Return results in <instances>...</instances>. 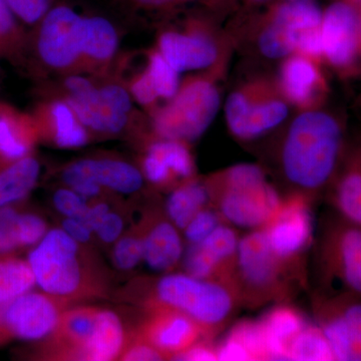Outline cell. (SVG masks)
Returning a JSON list of instances; mask_svg holds the SVG:
<instances>
[{"mask_svg": "<svg viewBox=\"0 0 361 361\" xmlns=\"http://www.w3.org/2000/svg\"><path fill=\"white\" fill-rule=\"evenodd\" d=\"M348 137L341 116L322 108L298 111L277 149V167L288 187L314 203L324 197L343 158Z\"/></svg>", "mask_w": 361, "mask_h": 361, "instance_id": "cell-1", "label": "cell"}, {"mask_svg": "<svg viewBox=\"0 0 361 361\" xmlns=\"http://www.w3.org/2000/svg\"><path fill=\"white\" fill-rule=\"evenodd\" d=\"M61 226L66 234L82 245L90 246L94 238V232L80 218H63Z\"/></svg>", "mask_w": 361, "mask_h": 361, "instance_id": "cell-47", "label": "cell"}, {"mask_svg": "<svg viewBox=\"0 0 361 361\" xmlns=\"http://www.w3.org/2000/svg\"><path fill=\"white\" fill-rule=\"evenodd\" d=\"M290 108L275 78L258 75L237 85L228 94L226 125L237 141L255 142L281 127L288 120Z\"/></svg>", "mask_w": 361, "mask_h": 361, "instance_id": "cell-10", "label": "cell"}, {"mask_svg": "<svg viewBox=\"0 0 361 361\" xmlns=\"http://www.w3.org/2000/svg\"><path fill=\"white\" fill-rule=\"evenodd\" d=\"M215 345L218 360H270L258 319L239 320Z\"/></svg>", "mask_w": 361, "mask_h": 361, "instance_id": "cell-28", "label": "cell"}, {"mask_svg": "<svg viewBox=\"0 0 361 361\" xmlns=\"http://www.w3.org/2000/svg\"><path fill=\"white\" fill-rule=\"evenodd\" d=\"M84 16L56 4L28 32L27 68L32 75L80 73Z\"/></svg>", "mask_w": 361, "mask_h": 361, "instance_id": "cell-9", "label": "cell"}, {"mask_svg": "<svg viewBox=\"0 0 361 361\" xmlns=\"http://www.w3.org/2000/svg\"><path fill=\"white\" fill-rule=\"evenodd\" d=\"M0 77H1V73H0Z\"/></svg>", "mask_w": 361, "mask_h": 361, "instance_id": "cell-52", "label": "cell"}, {"mask_svg": "<svg viewBox=\"0 0 361 361\" xmlns=\"http://www.w3.org/2000/svg\"><path fill=\"white\" fill-rule=\"evenodd\" d=\"M322 65L320 61L299 54L282 59L275 78L278 89L298 111L324 106L329 87Z\"/></svg>", "mask_w": 361, "mask_h": 361, "instance_id": "cell-19", "label": "cell"}, {"mask_svg": "<svg viewBox=\"0 0 361 361\" xmlns=\"http://www.w3.org/2000/svg\"><path fill=\"white\" fill-rule=\"evenodd\" d=\"M313 204L302 194L287 193L279 210L262 228L275 255L303 274L306 256L315 242Z\"/></svg>", "mask_w": 361, "mask_h": 361, "instance_id": "cell-12", "label": "cell"}, {"mask_svg": "<svg viewBox=\"0 0 361 361\" xmlns=\"http://www.w3.org/2000/svg\"><path fill=\"white\" fill-rule=\"evenodd\" d=\"M358 104H360V109L361 110V94H360V99H358Z\"/></svg>", "mask_w": 361, "mask_h": 361, "instance_id": "cell-50", "label": "cell"}, {"mask_svg": "<svg viewBox=\"0 0 361 361\" xmlns=\"http://www.w3.org/2000/svg\"><path fill=\"white\" fill-rule=\"evenodd\" d=\"M111 261L118 270L135 269L144 261V245L140 228L129 233H123L114 244Z\"/></svg>", "mask_w": 361, "mask_h": 361, "instance_id": "cell-38", "label": "cell"}, {"mask_svg": "<svg viewBox=\"0 0 361 361\" xmlns=\"http://www.w3.org/2000/svg\"><path fill=\"white\" fill-rule=\"evenodd\" d=\"M171 360L214 361L217 360L216 345L213 341L204 339L193 344L182 353L173 356Z\"/></svg>", "mask_w": 361, "mask_h": 361, "instance_id": "cell-46", "label": "cell"}, {"mask_svg": "<svg viewBox=\"0 0 361 361\" xmlns=\"http://www.w3.org/2000/svg\"><path fill=\"white\" fill-rule=\"evenodd\" d=\"M313 322L329 341L334 360L361 361V298L311 294Z\"/></svg>", "mask_w": 361, "mask_h": 361, "instance_id": "cell-15", "label": "cell"}, {"mask_svg": "<svg viewBox=\"0 0 361 361\" xmlns=\"http://www.w3.org/2000/svg\"><path fill=\"white\" fill-rule=\"evenodd\" d=\"M39 142V130L32 114L0 101V161L30 155Z\"/></svg>", "mask_w": 361, "mask_h": 361, "instance_id": "cell-26", "label": "cell"}, {"mask_svg": "<svg viewBox=\"0 0 361 361\" xmlns=\"http://www.w3.org/2000/svg\"><path fill=\"white\" fill-rule=\"evenodd\" d=\"M126 11L135 14L147 16H169L176 14L187 7L200 6L201 8L215 9L224 0H116Z\"/></svg>", "mask_w": 361, "mask_h": 361, "instance_id": "cell-36", "label": "cell"}, {"mask_svg": "<svg viewBox=\"0 0 361 361\" xmlns=\"http://www.w3.org/2000/svg\"><path fill=\"white\" fill-rule=\"evenodd\" d=\"M287 358L293 361L334 360L326 337L314 322L308 323L292 341Z\"/></svg>", "mask_w": 361, "mask_h": 361, "instance_id": "cell-35", "label": "cell"}, {"mask_svg": "<svg viewBox=\"0 0 361 361\" xmlns=\"http://www.w3.org/2000/svg\"><path fill=\"white\" fill-rule=\"evenodd\" d=\"M322 61L337 75L349 78L360 75L361 13L344 0H336L323 11Z\"/></svg>", "mask_w": 361, "mask_h": 361, "instance_id": "cell-14", "label": "cell"}, {"mask_svg": "<svg viewBox=\"0 0 361 361\" xmlns=\"http://www.w3.org/2000/svg\"><path fill=\"white\" fill-rule=\"evenodd\" d=\"M301 32L272 6L254 32L256 49L262 58L282 61L295 54L297 37Z\"/></svg>", "mask_w": 361, "mask_h": 361, "instance_id": "cell-30", "label": "cell"}, {"mask_svg": "<svg viewBox=\"0 0 361 361\" xmlns=\"http://www.w3.org/2000/svg\"><path fill=\"white\" fill-rule=\"evenodd\" d=\"M222 223L224 222L221 219L219 213L212 206L207 207L197 214L183 230L185 243L193 245L203 241Z\"/></svg>", "mask_w": 361, "mask_h": 361, "instance_id": "cell-39", "label": "cell"}, {"mask_svg": "<svg viewBox=\"0 0 361 361\" xmlns=\"http://www.w3.org/2000/svg\"><path fill=\"white\" fill-rule=\"evenodd\" d=\"M27 261L42 291L66 305L108 294V279L94 254L61 228L49 230Z\"/></svg>", "mask_w": 361, "mask_h": 361, "instance_id": "cell-2", "label": "cell"}, {"mask_svg": "<svg viewBox=\"0 0 361 361\" xmlns=\"http://www.w3.org/2000/svg\"><path fill=\"white\" fill-rule=\"evenodd\" d=\"M42 164L30 154L18 160L0 161V208L25 200L39 183Z\"/></svg>", "mask_w": 361, "mask_h": 361, "instance_id": "cell-29", "label": "cell"}, {"mask_svg": "<svg viewBox=\"0 0 361 361\" xmlns=\"http://www.w3.org/2000/svg\"><path fill=\"white\" fill-rule=\"evenodd\" d=\"M49 230L47 221L39 214L20 210L18 231L21 249H32L42 241Z\"/></svg>", "mask_w": 361, "mask_h": 361, "instance_id": "cell-40", "label": "cell"}, {"mask_svg": "<svg viewBox=\"0 0 361 361\" xmlns=\"http://www.w3.org/2000/svg\"><path fill=\"white\" fill-rule=\"evenodd\" d=\"M233 40L220 35L211 21L192 16L179 26H164L156 49L179 71H205L231 58Z\"/></svg>", "mask_w": 361, "mask_h": 361, "instance_id": "cell-11", "label": "cell"}, {"mask_svg": "<svg viewBox=\"0 0 361 361\" xmlns=\"http://www.w3.org/2000/svg\"><path fill=\"white\" fill-rule=\"evenodd\" d=\"M144 245V262L154 272H173L184 255L182 232L165 213H152L140 227Z\"/></svg>", "mask_w": 361, "mask_h": 361, "instance_id": "cell-25", "label": "cell"}, {"mask_svg": "<svg viewBox=\"0 0 361 361\" xmlns=\"http://www.w3.org/2000/svg\"><path fill=\"white\" fill-rule=\"evenodd\" d=\"M120 47V33L110 20L84 16L80 73L97 78L113 75Z\"/></svg>", "mask_w": 361, "mask_h": 361, "instance_id": "cell-22", "label": "cell"}, {"mask_svg": "<svg viewBox=\"0 0 361 361\" xmlns=\"http://www.w3.org/2000/svg\"><path fill=\"white\" fill-rule=\"evenodd\" d=\"M264 334L270 360H288L289 345L310 322L305 314L289 302L273 304L258 318Z\"/></svg>", "mask_w": 361, "mask_h": 361, "instance_id": "cell-27", "label": "cell"}, {"mask_svg": "<svg viewBox=\"0 0 361 361\" xmlns=\"http://www.w3.org/2000/svg\"><path fill=\"white\" fill-rule=\"evenodd\" d=\"M240 237L238 229L222 223L203 241L187 245L180 261L184 272L232 286Z\"/></svg>", "mask_w": 361, "mask_h": 361, "instance_id": "cell-18", "label": "cell"}, {"mask_svg": "<svg viewBox=\"0 0 361 361\" xmlns=\"http://www.w3.org/2000/svg\"><path fill=\"white\" fill-rule=\"evenodd\" d=\"M344 1H348V4H353L361 13V0H344Z\"/></svg>", "mask_w": 361, "mask_h": 361, "instance_id": "cell-48", "label": "cell"}, {"mask_svg": "<svg viewBox=\"0 0 361 361\" xmlns=\"http://www.w3.org/2000/svg\"><path fill=\"white\" fill-rule=\"evenodd\" d=\"M0 59L16 68H27L28 32L6 0H0Z\"/></svg>", "mask_w": 361, "mask_h": 361, "instance_id": "cell-32", "label": "cell"}, {"mask_svg": "<svg viewBox=\"0 0 361 361\" xmlns=\"http://www.w3.org/2000/svg\"><path fill=\"white\" fill-rule=\"evenodd\" d=\"M361 75V61H360V75Z\"/></svg>", "mask_w": 361, "mask_h": 361, "instance_id": "cell-51", "label": "cell"}, {"mask_svg": "<svg viewBox=\"0 0 361 361\" xmlns=\"http://www.w3.org/2000/svg\"><path fill=\"white\" fill-rule=\"evenodd\" d=\"M145 68L161 102L167 103L173 99L180 85V73L168 63L156 47L146 52Z\"/></svg>", "mask_w": 361, "mask_h": 361, "instance_id": "cell-37", "label": "cell"}, {"mask_svg": "<svg viewBox=\"0 0 361 361\" xmlns=\"http://www.w3.org/2000/svg\"><path fill=\"white\" fill-rule=\"evenodd\" d=\"M229 61L180 80L175 97L149 116L151 135L190 145L198 141L220 110V80Z\"/></svg>", "mask_w": 361, "mask_h": 361, "instance_id": "cell-7", "label": "cell"}, {"mask_svg": "<svg viewBox=\"0 0 361 361\" xmlns=\"http://www.w3.org/2000/svg\"><path fill=\"white\" fill-rule=\"evenodd\" d=\"M118 360L128 361H156L167 360V358L158 349L152 346L151 344L147 343V342L142 341L137 337V341L132 342L129 345H126Z\"/></svg>", "mask_w": 361, "mask_h": 361, "instance_id": "cell-45", "label": "cell"}, {"mask_svg": "<svg viewBox=\"0 0 361 361\" xmlns=\"http://www.w3.org/2000/svg\"><path fill=\"white\" fill-rule=\"evenodd\" d=\"M324 197L334 213L361 227V135L348 140L341 166Z\"/></svg>", "mask_w": 361, "mask_h": 361, "instance_id": "cell-24", "label": "cell"}, {"mask_svg": "<svg viewBox=\"0 0 361 361\" xmlns=\"http://www.w3.org/2000/svg\"><path fill=\"white\" fill-rule=\"evenodd\" d=\"M89 199L68 187L59 188L52 196L54 208L63 218H82L90 206Z\"/></svg>", "mask_w": 361, "mask_h": 361, "instance_id": "cell-42", "label": "cell"}, {"mask_svg": "<svg viewBox=\"0 0 361 361\" xmlns=\"http://www.w3.org/2000/svg\"><path fill=\"white\" fill-rule=\"evenodd\" d=\"M126 342L125 329L118 315L111 310H99L96 334L87 360H118L127 345Z\"/></svg>", "mask_w": 361, "mask_h": 361, "instance_id": "cell-33", "label": "cell"}, {"mask_svg": "<svg viewBox=\"0 0 361 361\" xmlns=\"http://www.w3.org/2000/svg\"><path fill=\"white\" fill-rule=\"evenodd\" d=\"M18 213L20 209L14 205L0 208V256L14 255L21 250L18 232Z\"/></svg>", "mask_w": 361, "mask_h": 361, "instance_id": "cell-41", "label": "cell"}, {"mask_svg": "<svg viewBox=\"0 0 361 361\" xmlns=\"http://www.w3.org/2000/svg\"><path fill=\"white\" fill-rule=\"evenodd\" d=\"M206 182L211 206L223 222L247 232L262 229L283 202L258 164H236L208 176Z\"/></svg>", "mask_w": 361, "mask_h": 361, "instance_id": "cell-5", "label": "cell"}, {"mask_svg": "<svg viewBox=\"0 0 361 361\" xmlns=\"http://www.w3.org/2000/svg\"><path fill=\"white\" fill-rule=\"evenodd\" d=\"M125 220L120 213L111 209L99 223L94 230V238L99 240L104 245H114L123 234Z\"/></svg>", "mask_w": 361, "mask_h": 361, "instance_id": "cell-44", "label": "cell"}, {"mask_svg": "<svg viewBox=\"0 0 361 361\" xmlns=\"http://www.w3.org/2000/svg\"><path fill=\"white\" fill-rule=\"evenodd\" d=\"M47 94L63 97L92 137H116L128 133L137 141L148 132L149 123L135 115L134 99L121 78H97L73 73L59 78L58 87Z\"/></svg>", "mask_w": 361, "mask_h": 361, "instance_id": "cell-3", "label": "cell"}, {"mask_svg": "<svg viewBox=\"0 0 361 361\" xmlns=\"http://www.w3.org/2000/svg\"><path fill=\"white\" fill-rule=\"evenodd\" d=\"M211 206L206 178L197 177L168 192L164 213L180 232L203 209Z\"/></svg>", "mask_w": 361, "mask_h": 361, "instance_id": "cell-31", "label": "cell"}, {"mask_svg": "<svg viewBox=\"0 0 361 361\" xmlns=\"http://www.w3.org/2000/svg\"><path fill=\"white\" fill-rule=\"evenodd\" d=\"M139 167L145 180L160 191H171L197 177L191 145L149 135L141 142Z\"/></svg>", "mask_w": 361, "mask_h": 361, "instance_id": "cell-17", "label": "cell"}, {"mask_svg": "<svg viewBox=\"0 0 361 361\" xmlns=\"http://www.w3.org/2000/svg\"><path fill=\"white\" fill-rule=\"evenodd\" d=\"M99 308L65 310L56 330L47 337V356L54 360H87L97 325Z\"/></svg>", "mask_w": 361, "mask_h": 361, "instance_id": "cell-23", "label": "cell"}, {"mask_svg": "<svg viewBox=\"0 0 361 361\" xmlns=\"http://www.w3.org/2000/svg\"><path fill=\"white\" fill-rule=\"evenodd\" d=\"M61 180L89 200L103 197L106 192L132 195L141 191L145 180L141 169L115 157L78 159L63 166Z\"/></svg>", "mask_w": 361, "mask_h": 361, "instance_id": "cell-13", "label": "cell"}, {"mask_svg": "<svg viewBox=\"0 0 361 361\" xmlns=\"http://www.w3.org/2000/svg\"><path fill=\"white\" fill-rule=\"evenodd\" d=\"M147 317L137 337L151 344L167 360L197 342L208 339L205 330L189 316L163 307L146 308Z\"/></svg>", "mask_w": 361, "mask_h": 361, "instance_id": "cell-20", "label": "cell"}, {"mask_svg": "<svg viewBox=\"0 0 361 361\" xmlns=\"http://www.w3.org/2000/svg\"><path fill=\"white\" fill-rule=\"evenodd\" d=\"M232 286L241 307L257 310L290 302L307 286V275L282 262L271 249L263 229H258L240 237Z\"/></svg>", "mask_w": 361, "mask_h": 361, "instance_id": "cell-4", "label": "cell"}, {"mask_svg": "<svg viewBox=\"0 0 361 361\" xmlns=\"http://www.w3.org/2000/svg\"><path fill=\"white\" fill-rule=\"evenodd\" d=\"M145 310L163 307L189 316L211 339L225 329L241 308L231 285L199 279L185 272H169L149 286Z\"/></svg>", "mask_w": 361, "mask_h": 361, "instance_id": "cell-6", "label": "cell"}, {"mask_svg": "<svg viewBox=\"0 0 361 361\" xmlns=\"http://www.w3.org/2000/svg\"><path fill=\"white\" fill-rule=\"evenodd\" d=\"M37 280L27 260L16 255L0 256V307L33 290Z\"/></svg>", "mask_w": 361, "mask_h": 361, "instance_id": "cell-34", "label": "cell"}, {"mask_svg": "<svg viewBox=\"0 0 361 361\" xmlns=\"http://www.w3.org/2000/svg\"><path fill=\"white\" fill-rule=\"evenodd\" d=\"M314 271L322 295L361 298V227L332 211L315 237Z\"/></svg>", "mask_w": 361, "mask_h": 361, "instance_id": "cell-8", "label": "cell"}, {"mask_svg": "<svg viewBox=\"0 0 361 361\" xmlns=\"http://www.w3.org/2000/svg\"><path fill=\"white\" fill-rule=\"evenodd\" d=\"M66 304L49 294L30 291L0 307V337L44 341L54 334Z\"/></svg>", "mask_w": 361, "mask_h": 361, "instance_id": "cell-16", "label": "cell"}, {"mask_svg": "<svg viewBox=\"0 0 361 361\" xmlns=\"http://www.w3.org/2000/svg\"><path fill=\"white\" fill-rule=\"evenodd\" d=\"M30 114L37 123L39 141L54 148L80 149L94 139L63 97L44 94Z\"/></svg>", "mask_w": 361, "mask_h": 361, "instance_id": "cell-21", "label": "cell"}, {"mask_svg": "<svg viewBox=\"0 0 361 361\" xmlns=\"http://www.w3.org/2000/svg\"><path fill=\"white\" fill-rule=\"evenodd\" d=\"M247 1L250 2V4H265V2L270 1V0H247Z\"/></svg>", "mask_w": 361, "mask_h": 361, "instance_id": "cell-49", "label": "cell"}, {"mask_svg": "<svg viewBox=\"0 0 361 361\" xmlns=\"http://www.w3.org/2000/svg\"><path fill=\"white\" fill-rule=\"evenodd\" d=\"M6 2L20 23L32 28L59 0H6Z\"/></svg>", "mask_w": 361, "mask_h": 361, "instance_id": "cell-43", "label": "cell"}]
</instances>
